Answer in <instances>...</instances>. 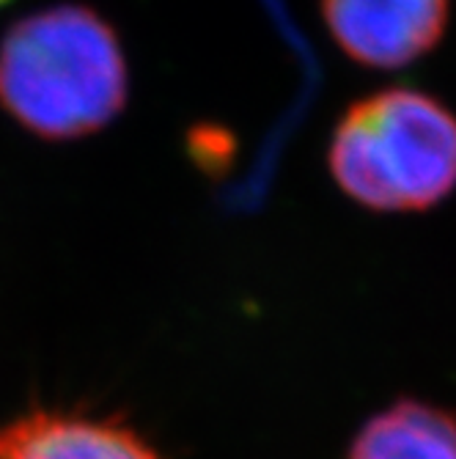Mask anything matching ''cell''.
I'll return each mask as SVG.
<instances>
[{
    "instance_id": "cell-6",
    "label": "cell",
    "mask_w": 456,
    "mask_h": 459,
    "mask_svg": "<svg viewBox=\"0 0 456 459\" xmlns=\"http://www.w3.org/2000/svg\"><path fill=\"white\" fill-rule=\"evenodd\" d=\"M9 4V0H0V6H6Z\"/></svg>"
},
{
    "instance_id": "cell-2",
    "label": "cell",
    "mask_w": 456,
    "mask_h": 459,
    "mask_svg": "<svg viewBox=\"0 0 456 459\" xmlns=\"http://www.w3.org/2000/svg\"><path fill=\"white\" fill-rule=\"evenodd\" d=\"M327 165L366 210H432L456 190V116L416 89L368 94L339 118Z\"/></svg>"
},
{
    "instance_id": "cell-1",
    "label": "cell",
    "mask_w": 456,
    "mask_h": 459,
    "mask_svg": "<svg viewBox=\"0 0 456 459\" xmlns=\"http://www.w3.org/2000/svg\"><path fill=\"white\" fill-rule=\"evenodd\" d=\"M130 100V64L116 28L91 6L56 4L0 36V110L41 141H80L113 124Z\"/></svg>"
},
{
    "instance_id": "cell-4",
    "label": "cell",
    "mask_w": 456,
    "mask_h": 459,
    "mask_svg": "<svg viewBox=\"0 0 456 459\" xmlns=\"http://www.w3.org/2000/svg\"><path fill=\"white\" fill-rule=\"evenodd\" d=\"M0 459H162V454L124 424L39 410L0 427Z\"/></svg>"
},
{
    "instance_id": "cell-3",
    "label": "cell",
    "mask_w": 456,
    "mask_h": 459,
    "mask_svg": "<svg viewBox=\"0 0 456 459\" xmlns=\"http://www.w3.org/2000/svg\"><path fill=\"white\" fill-rule=\"evenodd\" d=\"M336 45L371 69H401L437 48L451 0H319Z\"/></svg>"
},
{
    "instance_id": "cell-5",
    "label": "cell",
    "mask_w": 456,
    "mask_h": 459,
    "mask_svg": "<svg viewBox=\"0 0 456 459\" xmlns=\"http://www.w3.org/2000/svg\"><path fill=\"white\" fill-rule=\"evenodd\" d=\"M347 459H456V419L443 407L401 399L360 427Z\"/></svg>"
}]
</instances>
